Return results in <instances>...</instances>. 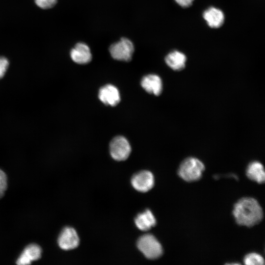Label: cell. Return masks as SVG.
<instances>
[{
    "label": "cell",
    "mask_w": 265,
    "mask_h": 265,
    "mask_svg": "<svg viewBox=\"0 0 265 265\" xmlns=\"http://www.w3.org/2000/svg\"><path fill=\"white\" fill-rule=\"evenodd\" d=\"M42 249L35 243H31L27 245L22 251L16 261L19 265L30 264L34 261L39 260L41 257Z\"/></svg>",
    "instance_id": "obj_10"
},
{
    "label": "cell",
    "mask_w": 265,
    "mask_h": 265,
    "mask_svg": "<svg viewBox=\"0 0 265 265\" xmlns=\"http://www.w3.org/2000/svg\"><path fill=\"white\" fill-rule=\"evenodd\" d=\"M247 177L250 180L259 184H263L265 180V173L263 164L258 161L250 162L246 169Z\"/></svg>",
    "instance_id": "obj_15"
},
{
    "label": "cell",
    "mask_w": 265,
    "mask_h": 265,
    "mask_svg": "<svg viewBox=\"0 0 265 265\" xmlns=\"http://www.w3.org/2000/svg\"><path fill=\"white\" fill-rule=\"evenodd\" d=\"M70 55L72 60L79 64L89 63L92 55L89 46L83 42H79L71 49Z\"/></svg>",
    "instance_id": "obj_8"
},
{
    "label": "cell",
    "mask_w": 265,
    "mask_h": 265,
    "mask_svg": "<svg viewBox=\"0 0 265 265\" xmlns=\"http://www.w3.org/2000/svg\"><path fill=\"white\" fill-rule=\"evenodd\" d=\"M57 0H35L36 5L42 9H49L53 7L56 3Z\"/></svg>",
    "instance_id": "obj_18"
},
{
    "label": "cell",
    "mask_w": 265,
    "mask_h": 265,
    "mask_svg": "<svg viewBox=\"0 0 265 265\" xmlns=\"http://www.w3.org/2000/svg\"><path fill=\"white\" fill-rule=\"evenodd\" d=\"M243 262L246 265H263L265 264L263 257L256 253H250L244 258Z\"/></svg>",
    "instance_id": "obj_16"
},
{
    "label": "cell",
    "mask_w": 265,
    "mask_h": 265,
    "mask_svg": "<svg viewBox=\"0 0 265 265\" xmlns=\"http://www.w3.org/2000/svg\"><path fill=\"white\" fill-rule=\"evenodd\" d=\"M233 213L238 225L248 227L258 224L263 218L261 206L255 199L251 197L239 199L234 205Z\"/></svg>",
    "instance_id": "obj_1"
},
{
    "label": "cell",
    "mask_w": 265,
    "mask_h": 265,
    "mask_svg": "<svg viewBox=\"0 0 265 265\" xmlns=\"http://www.w3.org/2000/svg\"><path fill=\"white\" fill-rule=\"evenodd\" d=\"M100 100L104 104L115 106L120 101V95L118 89L112 84H106L102 87L98 93Z\"/></svg>",
    "instance_id": "obj_9"
},
{
    "label": "cell",
    "mask_w": 265,
    "mask_h": 265,
    "mask_svg": "<svg viewBox=\"0 0 265 265\" xmlns=\"http://www.w3.org/2000/svg\"><path fill=\"white\" fill-rule=\"evenodd\" d=\"M137 246L146 258L154 260L159 258L163 253L161 244L150 234L140 237L137 241Z\"/></svg>",
    "instance_id": "obj_3"
},
{
    "label": "cell",
    "mask_w": 265,
    "mask_h": 265,
    "mask_svg": "<svg viewBox=\"0 0 265 265\" xmlns=\"http://www.w3.org/2000/svg\"><path fill=\"white\" fill-rule=\"evenodd\" d=\"M203 17L211 28H217L221 26L225 20L224 13L220 9L211 6L203 13Z\"/></svg>",
    "instance_id": "obj_12"
},
{
    "label": "cell",
    "mask_w": 265,
    "mask_h": 265,
    "mask_svg": "<svg viewBox=\"0 0 265 265\" xmlns=\"http://www.w3.org/2000/svg\"><path fill=\"white\" fill-rule=\"evenodd\" d=\"M132 149L128 140L123 136L114 137L109 144V152L111 157L117 161L127 159L131 153Z\"/></svg>",
    "instance_id": "obj_5"
},
{
    "label": "cell",
    "mask_w": 265,
    "mask_h": 265,
    "mask_svg": "<svg viewBox=\"0 0 265 265\" xmlns=\"http://www.w3.org/2000/svg\"><path fill=\"white\" fill-rule=\"evenodd\" d=\"M136 227L140 230L146 231L156 224V220L152 212L146 210L137 215L134 219Z\"/></svg>",
    "instance_id": "obj_14"
},
{
    "label": "cell",
    "mask_w": 265,
    "mask_h": 265,
    "mask_svg": "<svg viewBox=\"0 0 265 265\" xmlns=\"http://www.w3.org/2000/svg\"><path fill=\"white\" fill-rule=\"evenodd\" d=\"M131 184L136 190L141 192H146L154 186V177L150 171L142 170L136 173L132 177Z\"/></svg>",
    "instance_id": "obj_6"
},
{
    "label": "cell",
    "mask_w": 265,
    "mask_h": 265,
    "mask_svg": "<svg viewBox=\"0 0 265 265\" xmlns=\"http://www.w3.org/2000/svg\"><path fill=\"white\" fill-rule=\"evenodd\" d=\"M7 187V179L5 173L0 169V198L4 194Z\"/></svg>",
    "instance_id": "obj_17"
},
{
    "label": "cell",
    "mask_w": 265,
    "mask_h": 265,
    "mask_svg": "<svg viewBox=\"0 0 265 265\" xmlns=\"http://www.w3.org/2000/svg\"><path fill=\"white\" fill-rule=\"evenodd\" d=\"M57 243L64 250H70L77 248L80 243V238L76 231L70 227L64 228L60 233Z\"/></svg>",
    "instance_id": "obj_7"
},
{
    "label": "cell",
    "mask_w": 265,
    "mask_h": 265,
    "mask_svg": "<svg viewBox=\"0 0 265 265\" xmlns=\"http://www.w3.org/2000/svg\"><path fill=\"white\" fill-rule=\"evenodd\" d=\"M205 170L204 163L194 157L185 159L180 164L178 175L186 182H194L199 180Z\"/></svg>",
    "instance_id": "obj_2"
},
{
    "label": "cell",
    "mask_w": 265,
    "mask_h": 265,
    "mask_svg": "<svg viewBox=\"0 0 265 265\" xmlns=\"http://www.w3.org/2000/svg\"><path fill=\"white\" fill-rule=\"evenodd\" d=\"M9 61L3 56H0V79L3 77L8 68Z\"/></svg>",
    "instance_id": "obj_19"
},
{
    "label": "cell",
    "mask_w": 265,
    "mask_h": 265,
    "mask_svg": "<svg viewBox=\"0 0 265 265\" xmlns=\"http://www.w3.org/2000/svg\"><path fill=\"white\" fill-rule=\"evenodd\" d=\"M175 2L180 6L183 8H186L190 6L194 0H174Z\"/></svg>",
    "instance_id": "obj_20"
},
{
    "label": "cell",
    "mask_w": 265,
    "mask_h": 265,
    "mask_svg": "<svg viewBox=\"0 0 265 265\" xmlns=\"http://www.w3.org/2000/svg\"><path fill=\"white\" fill-rule=\"evenodd\" d=\"M141 85L147 92L156 96L161 94L163 88L161 78L156 74L144 76L141 81Z\"/></svg>",
    "instance_id": "obj_11"
},
{
    "label": "cell",
    "mask_w": 265,
    "mask_h": 265,
    "mask_svg": "<svg viewBox=\"0 0 265 265\" xmlns=\"http://www.w3.org/2000/svg\"><path fill=\"white\" fill-rule=\"evenodd\" d=\"M134 51L132 42L128 38L122 37L119 41L112 44L109 47V52L115 60L130 61Z\"/></svg>",
    "instance_id": "obj_4"
},
{
    "label": "cell",
    "mask_w": 265,
    "mask_h": 265,
    "mask_svg": "<svg viewBox=\"0 0 265 265\" xmlns=\"http://www.w3.org/2000/svg\"><path fill=\"white\" fill-rule=\"evenodd\" d=\"M186 56L182 52L174 50L169 53L165 57L166 65L174 71H181L186 66Z\"/></svg>",
    "instance_id": "obj_13"
}]
</instances>
